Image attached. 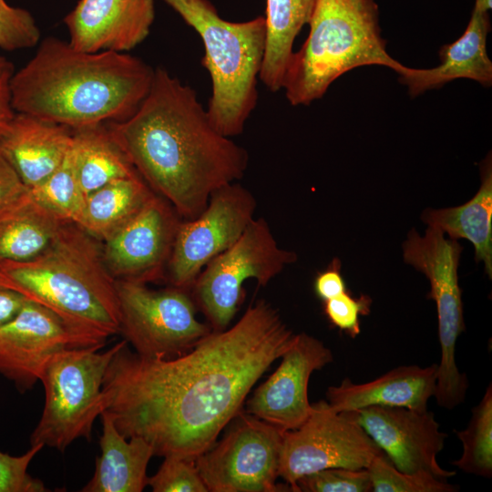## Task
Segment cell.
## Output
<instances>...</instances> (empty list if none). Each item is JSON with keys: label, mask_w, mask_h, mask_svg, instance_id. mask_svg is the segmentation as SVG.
I'll return each instance as SVG.
<instances>
[{"label": "cell", "mask_w": 492, "mask_h": 492, "mask_svg": "<svg viewBox=\"0 0 492 492\" xmlns=\"http://www.w3.org/2000/svg\"><path fill=\"white\" fill-rule=\"evenodd\" d=\"M295 335L261 300L233 326L211 331L176 357L141 355L124 340L106 371L104 410L126 438H142L154 455L195 460Z\"/></svg>", "instance_id": "6da1fadb"}, {"label": "cell", "mask_w": 492, "mask_h": 492, "mask_svg": "<svg viewBox=\"0 0 492 492\" xmlns=\"http://www.w3.org/2000/svg\"><path fill=\"white\" fill-rule=\"evenodd\" d=\"M108 127L137 172L183 220L197 217L213 191L241 179L247 150L211 125L196 91L163 67L136 112Z\"/></svg>", "instance_id": "7a4b0ae2"}, {"label": "cell", "mask_w": 492, "mask_h": 492, "mask_svg": "<svg viewBox=\"0 0 492 492\" xmlns=\"http://www.w3.org/2000/svg\"><path fill=\"white\" fill-rule=\"evenodd\" d=\"M154 69L128 53L79 51L57 37L39 42L11 79L15 112L72 129L128 118L146 97Z\"/></svg>", "instance_id": "3957f363"}, {"label": "cell", "mask_w": 492, "mask_h": 492, "mask_svg": "<svg viewBox=\"0 0 492 492\" xmlns=\"http://www.w3.org/2000/svg\"><path fill=\"white\" fill-rule=\"evenodd\" d=\"M0 286L105 338L118 333L117 281L104 261L102 242L76 223L65 222L39 255L0 261Z\"/></svg>", "instance_id": "277c9868"}, {"label": "cell", "mask_w": 492, "mask_h": 492, "mask_svg": "<svg viewBox=\"0 0 492 492\" xmlns=\"http://www.w3.org/2000/svg\"><path fill=\"white\" fill-rule=\"evenodd\" d=\"M309 35L290 59L282 87L292 106L323 97L344 73L363 66H384L398 75L405 66L386 51L374 0H315Z\"/></svg>", "instance_id": "5b68a950"}, {"label": "cell", "mask_w": 492, "mask_h": 492, "mask_svg": "<svg viewBox=\"0 0 492 492\" xmlns=\"http://www.w3.org/2000/svg\"><path fill=\"white\" fill-rule=\"evenodd\" d=\"M200 36L201 65L212 85L206 108L213 128L240 135L258 101L257 84L266 45L264 16L243 22L222 18L209 0H162Z\"/></svg>", "instance_id": "8992f818"}, {"label": "cell", "mask_w": 492, "mask_h": 492, "mask_svg": "<svg viewBox=\"0 0 492 492\" xmlns=\"http://www.w3.org/2000/svg\"><path fill=\"white\" fill-rule=\"evenodd\" d=\"M123 342L104 352H99V346L70 348L50 357L39 380L45 388V405L30 436L31 446L63 452L80 437L90 439L93 424L104 411L106 371Z\"/></svg>", "instance_id": "52a82bcc"}, {"label": "cell", "mask_w": 492, "mask_h": 492, "mask_svg": "<svg viewBox=\"0 0 492 492\" xmlns=\"http://www.w3.org/2000/svg\"><path fill=\"white\" fill-rule=\"evenodd\" d=\"M444 234L433 227L423 237L411 230L403 243V256L429 281L428 298L436 306L441 350L434 397L440 407L451 410L464 403L469 383L456 363V344L466 329L457 275L462 247Z\"/></svg>", "instance_id": "ba28073f"}, {"label": "cell", "mask_w": 492, "mask_h": 492, "mask_svg": "<svg viewBox=\"0 0 492 492\" xmlns=\"http://www.w3.org/2000/svg\"><path fill=\"white\" fill-rule=\"evenodd\" d=\"M296 260L295 252L278 245L268 222L254 218L230 248L201 270L190 291L211 330L222 331L241 303L246 281L266 286Z\"/></svg>", "instance_id": "9c48e42d"}, {"label": "cell", "mask_w": 492, "mask_h": 492, "mask_svg": "<svg viewBox=\"0 0 492 492\" xmlns=\"http://www.w3.org/2000/svg\"><path fill=\"white\" fill-rule=\"evenodd\" d=\"M119 329L138 354L171 358L185 354L212 330L196 316L190 290L149 289L146 283L117 281Z\"/></svg>", "instance_id": "30bf717a"}, {"label": "cell", "mask_w": 492, "mask_h": 492, "mask_svg": "<svg viewBox=\"0 0 492 492\" xmlns=\"http://www.w3.org/2000/svg\"><path fill=\"white\" fill-rule=\"evenodd\" d=\"M235 418L224 437L195 459L208 491H291L276 483L284 431L247 413Z\"/></svg>", "instance_id": "8fae6325"}, {"label": "cell", "mask_w": 492, "mask_h": 492, "mask_svg": "<svg viewBox=\"0 0 492 492\" xmlns=\"http://www.w3.org/2000/svg\"><path fill=\"white\" fill-rule=\"evenodd\" d=\"M383 451L346 412H336L325 401L313 405L306 421L283 432L279 477L294 492L303 476L326 468H367Z\"/></svg>", "instance_id": "7c38bea8"}, {"label": "cell", "mask_w": 492, "mask_h": 492, "mask_svg": "<svg viewBox=\"0 0 492 492\" xmlns=\"http://www.w3.org/2000/svg\"><path fill=\"white\" fill-rule=\"evenodd\" d=\"M256 207L253 194L232 182L213 191L197 217L182 220L166 271L170 286L190 290L201 270L241 237Z\"/></svg>", "instance_id": "4fadbf2b"}, {"label": "cell", "mask_w": 492, "mask_h": 492, "mask_svg": "<svg viewBox=\"0 0 492 492\" xmlns=\"http://www.w3.org/2000/svg\"><path fill=\"white\" fill-rule=\"evenodd\" d=\"M107 339L26 300L19 313L0 327V374L25 392L40 380L46 364L56 353L103 348Z\"/></svg>", "instance_id": "5bb4252c"}, {"label": "cell", "mask_w": 492, "mask_h": 492, "mask_svg": "<svg viewBox=\"0 0 492 492\" xmlns=\"http://www.w3.org/2000/svg\"><path fill=\"white\" fill-rule=\"evenodd\" d=\"M182 220L169 202L154 193L102 242L104 261L114 279L141 283L164 280Z\"/></svg>", "instance_id": "9a60e30c"}, {"label": "cell", "mask_w": 492, "mask_h": 492, "mask_svg": "<svg viewBox=\"0 0 492 492\" xmlns=\"http://www.w3.org/2000/svg\"><path fill=\"white\" fill-rule=\"evenodd\" d=\"M348 413L390 462L405 473L426 472L441 479L456 475L437 461L447 435L434 413L400 406H368Z\"/></svg>", "instance_id": "2e32d148"}, {"label": "cell", "mask_w": 492, "mask_h": 492, "mask_svg": "<svg viewBox=\"0 0 492 492\" xmlns=\"http://www.w3.org/2000/svg\"><path fill=\"white\" fill-rule=\"evenodd\" d=\"M281 358L276 371L248 400L245 413L288 431L301 426L311 415L310 376L331 364L333 355L323 342L302 333Z\"/></svg>", "instance_id": "e0dca14e"}, {"label": "cell", "mask_w": 492, "mask_h": 492, "mask_svg": "<svg viewBox=\"0 0 492 492\" xmlns=\"http://www.w3.org/2000/svg\"><path fill=\"white\" fill-rule=\"evenodd\" d=\"M154 19V0H79L63 22L77 50L127 53L147 38Z\"/></svg>", "instance_id": "ac0fdd59"}, {"label": "cell", "mask_w": 492, "mask_h": 492, "mask_svg": "<svg viewBox=\"0 0 492 492\" xmlns=\"http://www.w3.org/2000/svg\"><path fill=\"white\" fill-rule=\"evenodd\" d=\"M73 135L74 130L67 126L15 112L0 137V152L32 189L61 165Z\"/></svg>", "instance_id": "d6986e66"}, {"label": "cell", "mask_w": 492, "mask_h": 492, "mask_svg": "<svg viewBox=\"0 0 492 492\" xmlns=\"http://www.w3.org/2000/svg\"><path fill=\"white\" fill-rule=\"evenodd\" d=\"M437 364L426 367L400 365L364 384L343 379L326 391L328 405L336 412H350L368 406H400L427 409L435 395Z\"/></svg>", "instance_id": "ffe728a7"}, {"label": "cell", "mask_w": 492, "mask_h": 492, "mask_svg": "<svg viewBox=\"0 0 492 492\" xmlns=\"http://www.w3.org/2000/svg\"><path fill=\"white\" fill-rule=\"evenodd\" d=\"M490 31L488 13L473 8L463 35L439 51L441 63L433 68L405 67L399 75L400 82L408 87L412 97L437 88L456 78H469L490 87L492 62L487 51Z\"/></svg>", "instance_id": "44dd1931"}, {"label": "cell", "mask_w": 492, "mask_h": 492, "mask_svg": "<svg viewBox=\"0 0 492 492\" xmlns=\"http://www.w3.org/2000/svg\"><path fill=\"white\" fill-rule=\"evenodd\" d=\"M101 454L96 459L92 478L82 492H141L148 485L147 466L152 447L142 438H126L116 427L110 414H101Z\"/></svg>", "instance_id": "7402d4cb"}, {"label": "cell", "mask_w": 492, "mask_h": 492, "mask_svg": "<svg viewBox=\"0 0 492 492\" xmlns=\"http://www.w3.org/2000/svg\"><path fill=\"white\" fill-rule=\"evenodd\" d=\"M481 184L476 195L453 208L427 209L422 220L446 233L450 239H466L475 248V260L483 261L487 274L492 275V163L487 156L481 163Z\"/></svg>", "instance_id": "603a6c76"}, {"label": "cell", "mask_w": 492, "mask_h": 492, "mask_svg": "<svg viewBox=\"0 0 492 492\" xmlns=\"http://www.w3.org/2000/svg\"><path fill=\"white\" fill-rule=\"evenodd\" d=\"M67 222L29 192L0 210V261H22L42 253Z\"/></svg>", "instance_id": "cb8c5ba5"}, {"label": "cell", "mask_w": 492, "mask_h": 492, "mask_svg": "<svg viewBox=\"0 0 492 492\" xmlns=\"http://www.w3.org/2000/svg\"><path fill=\"white\" fill-rule=\"evenodd\" d=\"M73 130L74 167L86 197L114 180L138 174L107 123Z\"/></svg>", "instance_id": "d4e9b609"}, {"label": "cell", "mask_w": 492, "mask_h": 492, "mask_svg": "<svg viewBox=\"0 0 492 492\" xmlns=\"http://www.w3.org/2000/svg\"><path fill=\"white\" fill-rule=\"evenodd\" d=\"M315 0H266V45L259 79L272 92L282 89L293 42L308 24Z\"/></svg>", "instance_id": "484cf974"}, {"label": "cell", "mask_w": 492, "mask_h": 492, "mask_svg": "<svg viewBox=\"0 0 492 492\" xmlns=\"http://www.w3.org/2000/svg\"><path fill=\"white\" fill-rule=\"evenodd\" d=\"M154 193L139 174L114 180L87 197L78 226L103 242L129 220Z\"/></svg>", "instance_id": "4316f807"}, {"label": "cell", "mask_w": 492, "mask_h": 492, "mask_svg": "<svg viewBox=\"0 0 492 492\" xmlns=\"http://www.w3.org/2000/svg\"><path fill=\"white\" fill-rule=\"evenodd\" d=\"M463 446L462 455L452 465L466 474L486 478L492 476V386L487 387L463 430L455 431Z\"/></svg>", "instance_id": "83f0119b"}, {"label": "cell", "mask_w": 492, "mask_h": 492, "mask_svg": "<svg viewBox=\"0 0 492 492\" xmlns=\"http://www.w3.org/2000/svg\"><path fill=\"white\" fill-rule=\"evenodd\" d=\"M29 192L64 220L79 224L87 197L76 175L71 147L61 165Z\"/></svg>", "instance_id": "f1b7e54d"}, {"label": "cell", "mask_w": 492, "mask_h": 492, "mask_svg": "<svg viewBox=\"0 0 492 492\" xmlns=\"http://www.w3.org/2000/svg\"><path fill=\"white\" fill-rule=\"evenodd\" d=\"M373 492H455L459 487L426 472L398 470L383 453L366 468Z\"/></svg>", "instance_id": "f546056e"}, {"label": "cell", "mask_w": 492, "mask_h": 492, "mask_svg": "<svg viewBox=\"0 0 492 492\" xmlns=\"http://www.w3.org/2000/svg\"><path fill=\"white\" fill-rule=\"evenodd\" d=\"M372 484L366 468L333 467L299 478L294 492H371Z\"/></svg>", "instance_id": "4dcf8cb0"}, {"label": "cell", "mask_w": 492, "mask_h": 492, "mask_svg": "<svg viewBox=\"0 0 492 492\" xmlns=\"http://www.w3.org/2000/svg\"><path fill=\"white\" fill-rule=\"evenodd\" d=\"M39 27L29 11L0 0V49L30 48L40 42Z\"/></svg>", "instance_id": "1f68e13d"}, {"label": "cell", "mask_w": 492, "mask_h": 492, "mask_svg": "<svg viewBox=\"0 0 492 492\" xmlns=\"http://www.w3.org/2000/svg\"><path fill=\"white\" fill-rule=\"evenodd\" d=\"M157 473L148 477L154 492H207L195 460L165 456Z\"/></svg>", "instance_id": "d6a6232c"}, {"label": "cell", "mask_w": 492, "mask_h": 492, "mask_svg": "<svg viewBox=\"0 0 492 492\" xmlns=\"http://www.w3.org/2000/svg\"><path fill=\"white\" fill-rule=\"evenodd\" d=\"M43 447L42 445L31 446L26 453L18 456L0 451V492L48 491L40 479L27 472L30 462Z\"/></svg>", "instance_id": "836d02e7"}, {"label": "cell", "mask_w": 492, "mask_h": 492, "mask_svg": "<svg viewBox=\"0 0 492 492\" xmlns=\"http://www.w3.org/2000/svg\"><path fill=\"white\" fill-rule=\"evenodd\" d=\"M328 321L340 331L354 338L360 333V316L370 313L372 299L367 295L355 298L348 291L324 301Z\"/></svg>", "instance_id": "e575fe53"}, {"label": "cell", "mask_w": 492, "mask_h": 492, "mask_svg": "<svg viewBox=\"0 0 492 492\" xmlns=\"http://www.w3.org/2000/svg\"><path fill=\"white\" fill-rule=\"evenodd\" d=\"M313 290L316 296L323 302L347 291L341 273V261L337 258L333 259L324 271L317 274Z\"/></svg>", "instance_id": "d590c367"}, {"label": "cell", "mask_w": 492, "mask_h": 492, "mask_svg": "<svg viewBox=\"0 0 492 492\" xmlns=\"http://www.w3.org/2000/svg\"><path fill=\"white\" fill-rule=\"evenodd\" d=\"M27 190L28 188L0 152V210L19 199Z\"/></svg>", "instance_id": "8d00e7d4"}, {"label": "cell", "mask_w": 492, "mask_h": 492, "mask_svg": "<svg viewBox=\"0 0 492 492\" xmlns=\"http://www.w3.org/2000/svg\"><path fill=\"white\" fill-rule=\"evenodd\" d=\"M14 73L13 63L0 56V137L15 114L12 106L10 88Z\"/></svg>", "instance_id": "74e56055"}, {"label": "cell", "mask_w": 492, "mask_h": 492, "mask_svg": "<svg viewBox=\"0 0 492 492\" xmlns=\"http://www.w3.org/2000/svg\"><path fill=\"white\" fill-rule=\"evenodd\" d=\"M26 301V299L16 292L0 286V327L19 313Z\"/></svg>", "instance_id": "f35d334b"}, {"label": "cell", "mask_w": 492, "mask_h": 492, "mask_svg": "<svg viewBox=\"0 0 492 492\" xmlns=\"http://www.w3.org/2000/svg\"><path fill=\"white\" fill-rule=\"evenodd\" d=\"M492 7V0H475L474 8L488 13V11L491 10Z\"/></svg>", "instance_id": "ab89813d"}]
</instances>
